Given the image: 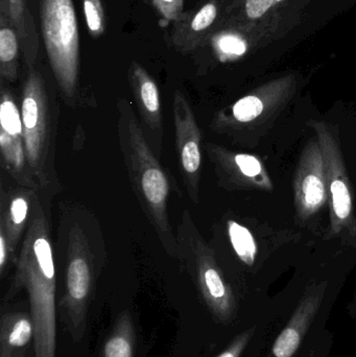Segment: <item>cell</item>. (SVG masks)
I'll use <instances>...</instances> for the list:
<instances>
[{
	"label": "cell",
	"mask_w": 356,
	"mask_h": 357,
	"mask_svg": "<svg viewBox=\"0 0 356 357\" xmlns=\"http://www.w3.org/2000/svg\"><path fill=\"white\" fill-rule=\"evenodd\" d=\"M21 289L29 295L35 327L33 357H56V270L49 222L38 199L4 300L8 301Z\"/></svg>",
	"instance_id": "6da1fadb"
},
{
	"label": "cell",
	"mask_w": 356,
	"mask_h": 357,
	"mask_svg": "<svg viewBox=\"0 0 356 357\" xmlns=\"http://www.w3.org/2000/svg\"><path fill=\"white\" fill-rule=\"evenodd\" d=\"M176 237V257L185 262L194 273L201 296L215 324L238 333L273 305V302L270 305H259L238 295L188 210L182 214Z\"/></svg>",
	"instance_id": "7a4b0ae2"
},
{
	"label": "cell",
	"mask_w": 356,
	"mask_h": 357,
	"mask_svg": "<svg viewBox=\"0 0 356 357\" xmlns=\"http://www.w3.org/2000/svg\"><path fill=\"white\" fill-rule=\"evenodd\" d=\"M119 146L134 193L142 211L156 231L169 255L176 256L177 237L169 218V176L148 144L141 126L129 102L118 107Z\"/></svg>",
	"instance_id": "3957f363"
},
{
	"label": "cell",
	"mask_w": 356,
	"mask_h": 357,
	"mask_svg": "<svg viewBox=\"0 0 356 357\" xmlns=\"http://www.w3.org/2000/svg\"><path fill=\"white\" fill-rule=\"evenodd\" d=\"M339 295L328 278H311L275 300L276 317L263 357H299L327 331L326 325Z\"/></svg>",
	"instance_id": "277c9868"
},
{
	"label": "cell",
	"mask_w": 356,
	"mask_h": 357,
	"mask_svg": "<svg viewBox=\"0 0 356 357\" xmlns=\"http://www.w3.org/2000/svg\"><path fill=\"white\" fill-rule=\"evenodd\" d=\"M52 104L43 79L31 70L23 87L20 111L27 169L36 188L58 183L54 171L58 111Z\"/></svg>",
	"instance_id": "5b68a950"
},
{
	"label": "cell",
	"mask_w": 356,
	"mask_h": 357,
	"mask_svg": "<svg viewBox=\"0 0 356 357\" xmlns=\"http://www.w3.org/2000/svg\"><path fill=\"white\" fill-rule=\"evenodd\" d=\"M41 21L54 77L64 96L72 98L79 75V31L72 0H41Z\"/></svg>",
	"instance_id": "8992f818"
},
{
	"label": "cell",
	"mask_w": 356,
	"mask_h": 357,
	"mask_svg": "<svg viewBox=\"0 0 356 357\" xmlns=\"http://www.w3.org/2000/svg\"><path fill=\"white\" fill-rule=\"evenodd\" d=\"M94 284L93 256L83 229L75 225L68 235L65 291L60 303L61 318L75 342L85 335Z\"/></svg>",
	"instance_id": "52a82bcc"
},
{
	"label": "cell",
	"mask_w": 356,
	"mask_h": 357,
	"mask_svg": "<svg viewBox=\"0 0 356 357\" xmlns=\"http://www.w3.org/2000/svg\"><path fill=\"white\" fill-rule=\"evenodd\" d=\"M321 146L327 178L330 210V237L346 236L356 243V218L353 197L340 144L330 126L322 121L313 123Z\"/></svg>",
	"instance_id": "ba28073f"
},
{
	"label": "cell",
	"mask_w": 356,
	"mask_h": 357,
	"mask_svg": "<svg viewBox=\"0 0 356 357\" xmlns=\"http://www.w3.org/2000/svg\"><path fill=\"white\" fill-rule=\"evenodd\" d=\"M173 115L180 171L189 199L198 204L202 174V132L189 102L181 92L173 96Z\"/></svg>",
	"instance_id": "9c48e42d"
},
{
	"label": "cell",
	"mask_w": 356,
	"mask_h": 357,
	"mask_svg": "<svg viewBox=\"0 0 356 357\" xmlns=\"http://www.w3.org/2000/svg\"><path fill=\"white\" fill-rule=\"evenodd\" d=\"M295 205L301 220H307L327 203L325 162L318 139L303 149L294 181Z\"/></svg>",
	"instance_id": "30bf717a"
},
{
	"label": "cell",
	"mask_w": 356,
	"mask_h": 357,
	"mask_svg": "<svg viewBox=\"0 0 356 357\" xmlns=\"http://www.w3.org/2000/svg\"><path fill=\"white\" fill-rule=\"evenodd\" d=\"M219 182L227 188H255L272 190L273 183L257 157L233 153L217 144H206Z\"/></svg>",
	"instance_id": "8fae6325"
},
{
	"label": "cell",
	"mask_w": 356,
	"mask_h": 357,
	"mask_svg": "<svg viewBox=\"0 0 356 357\" xmlns=\"http://www.w3.org/2000/svg\"><path fill=\"white\" fill-rule=\"evenodd\" d=\"M37 202L33 189L19 187L1 190L0 201V228L3 229L10 243L13 260L17 261L16 251L27 222L31 220L29 212Z\"/></svg>",
	"instance_id": "7c38bea8"
},
{
	"label": "cell",
	"mask_w": 356,
	"mask_h": 357,
	"mask_svg": "<svg viewBox=\"0 0 356 357\" xmlns=\"http://www.w3.org/2000/svg\"><path fill=\"white\" fill-rule=\"evenodd\" d=\"M134 96L137 102L138 110L141 115L144 126L157 136L159 146L163 136L162 108H161L160 92L156 83L144 69H134L132 75Z\"/></svg>",
	"instance_id": "4fadbf2b"
},
{
	"label": "cell",
	"mask_w": 356,
	"mask_h": 357,
	"mask_svg": "<svg viewBox=\"0 0 356 357\" xmlns=\"http://www.w3.org/2000/svg\"><path fill=\"white\" fill-rule=\"evenodd\" d=\"M35 341L31 312H10L0 322V357H20Z\"/></svg>",
	"instance_id": "5bb4252c"
},
{
	"label": "cell",
	"mask_w": 356,
	"mask_h": 357,
	"mask_svg": "<svg viewBox=\"0 0 356 357\" xmlns=\"http://www.w3.org/2000/svg\"><path fill=\"white\" fill-rule=\"evenodd\" d=\"M136 333L131 314L121 312L105 341L100 357H135Z\"/></svg>",
	"instance_id": "9a60e30c"
},
{
	"label": "cell",
	"mask_w": 356,
	"mask_h": 357,
	"mask_svg": "<svg viewBox=\"0 0 356 357\" xmlns=\"http://www.w3.org/2000/svg\"><path fill=\"white\" fill-rule=\"evenodd\" d=\"M0 136L15 144H24L22 117L12 93L2 88L0 104Z\"/></svg>",
	"instance_id": "2e32d148"
},
{
	"label": "cell",
	"mask_w": 356,
	"mask_h": 357,
	"mask_svg": "<svg viewBox=\"0 0 356 357\" xmlns=\"http://www.w3.org/2000/svg\"><path fill=\"white\" fill-rule=\"evenodd\" d=\"M227 228L230 241L236 255L245 266L253 268L256 262L257 245L252 233L248 228L234 220L228 222Z\"/></svg>",
	"instance_id": "e0dca14e"
},
{
	"label": "cell",
	"mask_w": 356,
	"mask_h": 357,
	"mask_svg": "<svg viewBox=\"0 0 356 357\" xmlns=\"http://www.w3.org/2000/svg\"><path fill=\"white\" fill-rule=\"evenodd\" d=\"M18 52V43L14 31L10 29L0 31V60L2 63V75L13 81L16 77V69L12 66Z\"/></svg>",
	"instance_id": "ac0fdd59"
},
{
	"label": "cell",
	"mask_w": 356,
	"mask_h": 357,
	"mask_svg": "<svg viewBox=\"0 0 356 357\" xmlns=\"http://www.w3.org/2000/svg\"><path fill=\"white\" fill-rule=\"evenodd\" d=\"M84 10L88 27L93 35L102 33L104 29V13L100 0H84Z\"/></svg>",
	"instance_id": "d6986e66"
},
{
	"label": "cell",
	"mask_w": 356,
	"mask_h": 357,
	"mask_svg": "<svg viewBox=\"0 0 356 357\" xmlns=\"http://www.w3.org/2000/svg\"><path fill=\"white\" fill-rule=\"evenodd\" d=\"M217 47L227 56H242L247 52V44L235 35H224L217 41Z\"/></svg>",
	"instance_id": "ffe728a7"
},
{
	"label": "cell",
	"mask_w": 356,
	"mask_h": 357,
	"mask_svg": "<svg viewBox=\"0 0 356 357\" xmlns=\"http://www.w3.org/2000/svg\"><path fill=\"white\" fill-rule=\"evenodd\" d=\"M217 18V8L215 4L208 3L200 10L194 17L192 22V29L196 31H201L206 29L212 24L213 21Z\"/></svg>",
	"instance_id": "44dd1931"
},
{
	"label": "cell",
	"mask_w": 356,
	"mask_h": 357,
	"mask_svg": "<svg viewBox=\"0 0 356 357\" xmlns=\"http://www.w3.org/2000/svg\"><path fill=\"white\" fill-rule=\"evenodd\" d=\"M274 2V0H247V15L251 19L261 18L272 8Z\"/></svg>",
	"instance_id": "7402d4cb"
},
{
	"label": "cell",
	"mask_w": 356,
	"mask_h": 357,
	"mask_svg": "<svg viewBox=\"0 0 356 357\" xmlns=\"http://www.w3.org/2000/svg\"><path fill=\"white\" fill-rule=\"evenodd\" d=\"M13 260L12 252H10V243L3 229L0 228V275L3 276L4 271L8 266V262Z\"/></svg>",
	"instance_id": "603a6c76"
},
{
	"label": "cell",
	"mask_w": 356,
	"mask_h": 357,
	"mask_svg": "<svg viewBox=\"0 0 356 357\" xmlns=\"http://www.w3.org/2000/svg\"><path fill=\"white\" fill-rule=\"evenodd\" d=\"M332 335L330 331L324 333L323 337L320 341L319 348H318L317 357H330V351L332 347Z\"/></svg>",
	"instance_id": "cb8c5ba5"
},
{
	"label": "cell",
	"mask_w": 356,
	"mask_h": 357,
	"mask_svg": "<svg viewBox=\"0 0 356 357\" xmlns=\"http://www.w3.org/2000/svg\"><path fill=\"white\" fill-rule=\"evenodd\" d=\"M347 310H348L349 316L356 320V291L355 297L353 298V301H351L350 304H349L348 307H347Z\"/></svg>",
	"instance_id": "d4e9b609"
},
{
	"label": "cell",
	"mask_w": 356,
	"mask_h": 357,
	"mask_svg": "<svg viewBox=\"0 0 356 357\" xmlns=\"http://www.w3.org/2000/svg\"><path fill=\"white\" fill-rule=\"evenodd\" d=\"M274 1H275V2H280V1H284V0H274Z\"/></svg>",
	"instance_id": "484cf974"
},
{
	"label": "cell",
	"mask_w": 356,
	"mask_h": 357,
	"mask_svg": "<svg viewBox=\"0 0 356 357\" xmlns=\"http://www.w3.org/2000/svg\"><path fill=\"white\" fill-rule=\"evenodd\" d=\"M20 357H29V356H25V354H23V356H21Z\"/></svg>",
	"instance_id": "4316f807"
},
{
	"label": "cell",
	"mask_w": 356,
	"mask_h": 357,
	"mask_svg": "<svg viewBox=\"0 0 356 357\" xmlns=\"http://www.w3.org/2000/svg\"><path fill=\"white\" fill-rule=\"evenodd\" d=\"M169 1H171V0H169Z\"/></svg>",
	"instance_id": "83f0119b"
}]
</instances>
